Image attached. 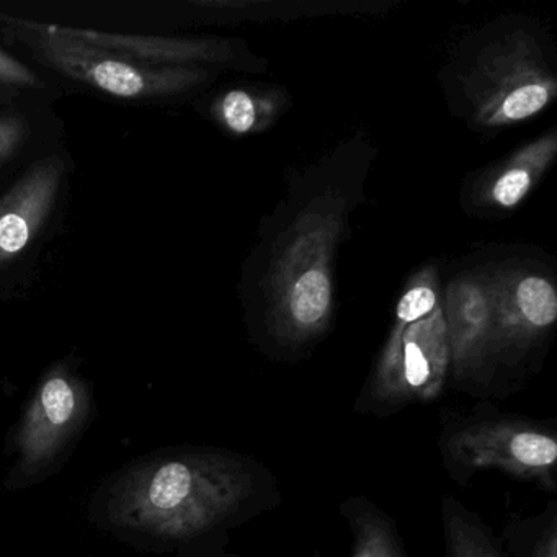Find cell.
I'll use <instances>...</instances> for the list:
<instances>
[{
    "label": "cell",
    "instance_id": "cell-1",
    "mask_svg": "<svg viewBox=\"0 0 557 557\" xmlns=\"http://www.w3.org/2000/svg\"><path fill=\"white\" fill-rule=\"evenodd\" d=\"M256 474L224 453H178L129 469L109 498L110 520L162 537H191L234 517Z\"/></svg>",
    "mask_w": 557,
    "mask_h": 557
},
{
    "label": "cell",
    "instance_id": "cell-2",
    "mask_svg": "<svg viewBox=\"0 0 557 557\" xmlns=\"http://www.w3.org/2000/svg\"><path fill=\"white\" fill-rule=\"evenodd\" d=\"M443 449L446 461L466 474L498 469L547 491L556 488L557 440L540 423L508 417L472 420L455 426Z\"/></svg>",
    "mask_w": 557,
    "mask_h": 557
},
{
    "label": "cell",
    "instance_id": "cell-3",
    "mask_svg": "<svg viewBox=\"0 0 557 557\" xmlns=\"http://www.w3.org/2000/svg\"><path fill=\"white\" fill-rule=\"evenodd\" d=\"M38 54L64 76L119 99L169 96L190 86L197 74L182 67L139 63L87 45L48 35L17 32Z\"/></svg>",
    "mask_w": 557,
    "mask_h": 557
},
{
    "label": "cell",
    "instance_id": "cell-4",
    "mask_svg": "<svg viewBox=\"0 0 557 557\" xmlns=\"http://www.w3.org/2000/svg\"><path fill=\"white\" fill-rule=\"evenodd\" d=\"M86 413L83 384L67 371H51L38 387L15 438L22 472L30 475L47 468L77 432Z\"/></svg>",
    "mask_w": 557,
    "mask_h": 557
},
{
    "label": "cell",
    "instance_id": "cell-5",
    "mask_svg": "<svg viewBox=\"0 0 557 557\" xmlns=\"http://www.w3.org/2000/svg\"><path fill=\"white\" fill-rule=\"evenodd\" d=\"M448 350L436 325L413 327L387 348L374 394L387 403L432 400L442 393Z\"/></svg>",
    "mask_w": 557,
    "mask_h": 557
},
{
    "label": "cell",
    "instance_id": "cell-6",
    "mask_svg": "<svg viewBox=\"0 0 557 557\" xmlns=\"http://www.w3.org/2000/svg\"><path fill=\"white\" fill-rule=\"evenodd\" d=\"M63 175L60 159L37 162L0 200V267L34 243L57 203Z\"/></svg>",
    "mask_w": 557,
    "mask_h": 557
},
{
    "label": "cell",
    "instance_id": "cell-7",
    "mask_svg": "<svg viewBox=\"0 0 557 557\" xmlns=\"http://www.w3.org/2000/svg\"><path fill=\"white\" fill-rule=\"evenodd\" d=\"M446 553L448 557H502L487 528L456 500H445Z\"/></svg>",
    "mask_w": 557,
    "mask_h": 557
},
{
    "label": "cell",
    "instance_id": "cell-8",
    "mask_svg": "<svg viewBox=\"0 0 557 557\" xmlns=\"http://www.w3.org/2000/svg\"><path fill=\"white\" fill-rule=\"evenodd\" d=\"M350 521L355 534L351 557H404L393 524L376 508H360Z\"/></svg>",
    "mask_w": 557,
    "mask_h": 557
},
{
    "label": "cell",
    "instance_id": "cell-9",
    "mask_svg": "<svg viewBox=\"0 0 557 557\" xmlns=\"http://www.w3.org/2000/svg\"><path fill=\"white\" fill-rule=\"evenodd\" d=\"M510 544L517 557H557L556 505L533 520L510 528Z\"/></svg>",
    "mask_w": 557,
    "mask_h": 557
},
{
    "label": "cell",
    "instance_id": "cell-10",
    "mask_svg": "<svg viewBox=\"0 0 557 557\" xmlns=\"http://www.w3.org/2000/svg\"><path fill=\"white\" fill-rule=\"evenodd\" d=\"M331 282L325 273L311 270L293 286L292 314L299 327L308 329L322 321L331 306Z\"/></svg>",
    "mask_w": 557,
    "mask_h": 557
},
{
    "label": "cell",
    "instance_id": "cell-11",
    "mask_svg": "<svg viewBox=\"0 0 557 557\" xmlns=\"http://www.w3.org/2000/svg\"><path fill=\"white\" fill-rule=\"evenodd\" d=\"M517 299L521 315L531 327H547L556 321V292L553 285L541 276H528L521 280L517 289Z\"/></svg>",
    "mask_w": 557,
    "mask_h": 557
},
{
    "label": "cell",
    "instance_id": "cell-12",
    "mask_svg": "<svg viewBox=\"0 0 557 557\" xmlns=\"http://www.w3.org/2000/svg\"><path fill=\"white\" fill-rule=\"evenodd\" d=\"M547 103V90L540 84L520 87L505 99L502 112L508 120H523L540 112Z\"/></svg>",
    "mask_w": 557,
    "mask_h": 557
},
{
    "label": "cell",
    "instance_id": "cell-13",
    "mask_svg": "<svg viewBox=\"0 0 557 557\" xmlns=\"http://www.w3.org/2000/svg\"><path fill=\"white\" fill-rule=\"evenodd\" d=\"M223 116L227 126L236 133H247L256 123V109L246 92L227 94L223 100Z\"/></svg>",
    "mask_w": 557,
    "mask_h": 557
},
{
    "label": "cell",
    "instance_id": "cell-14",
    "mask_svg": "<svg viewBox=\"0 0 557 557\" xmlns=\"http://www.w3.org/2000/svg\"><path fill=\"white\" fill-rule=\"evenodd\" d=\"M436 305V296L429 286H419V288L410 289L397 306V318L404 324H412L419 319L425 318L433 311Z\"/></svg>",
    "mask_w": 557,
    "mask_h": 557
},
{
    "label": "cell",
    "instance_id": "cell-15",
    "mask_svg": "<svg viewBox=\"0 0 557 557\" xmlns=\"http://www.w3.org/2000/svg\"><path fill=\"white\" fill-rule=\"evenodd\" d=\"M531 187V178L523 169H513L507 172L494 188V198L505 208L515 207L521 198L528 194Z\"/></svg>",
    "mask_w": 557,
    "mask_h": 557
},
{
    "label": "cell",
    "instance_id": "cell-16",
    "mask_svg": "<svg viewBox=\"0 0 557 557\" xmlns=\"http://www.w3.org/2000/svg\"><path fill=\"white\" fill-rule=\"evenodd\" d=\"M25 125L15 116H0V165L15 154L24 141Z\"/></svg>",
    "mask_w": 557,
    "mask_h": 557
},
{
    "label": "cell",
    "instance_id": "cell-17",
    "mask_svg": "<svg viewBox=\"0 0 557 557\" xmlns=\"http://www.w3.org/2000/svg\"><path fill=\"white\" fill-rule=\"evenodd\" d=\"M0 84L32 87L37 86L38 79L25 64L0 50Z\"/></svg>",
    "mask_w": 557,
    "mask_h": 557
}]
</instances>
